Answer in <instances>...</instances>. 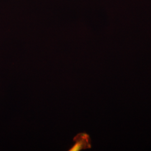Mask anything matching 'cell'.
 I'll use <instances>...</instances> for the list:
<instances>
[{
    "label": "cell",
    "instance_id": "obj_1",
    "mask_svg": "<svg viewBox=\"0 0 151 151\" xmlns=\"http://www.w3.org/2000/svg\"><path fill=\"white\" fill-rule=\"evenodd\" d=\"M74 145L69 151H80L91 148V140L90 135L86 133H80L73 138Z\"/></svg>",
    "mask_w": 151,
    "mask_h": 151
}]
</instances>
